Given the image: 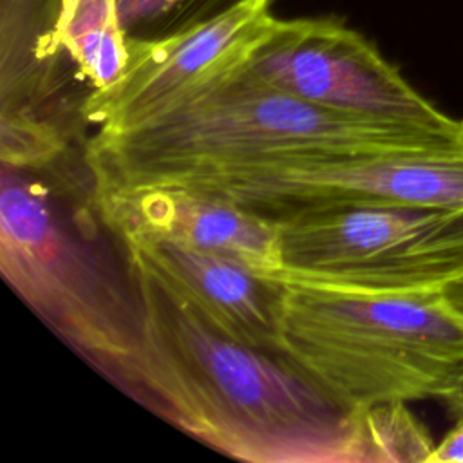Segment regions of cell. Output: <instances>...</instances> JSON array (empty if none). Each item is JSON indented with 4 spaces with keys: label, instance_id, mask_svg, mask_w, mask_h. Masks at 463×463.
I'll return each instance as SVG.
<instances>
[{
    "label": "cell",
    "instance_id": "obj_7",
    "mask_svg": "<svg viewBox=\"0 0 463 463\" xmlns=\"http://www.w3.org/2000/svg\"><path fill=\"white\" fill-rule=\"evenodd\" d=\"M168 186L221 195L273 224L351 206L463 213V146L199 174Z\"/></svg>",
    "mask_w": 463,
    "mask_h": 463
},
{
    "label": "cell",
    "instance_id": "obj_17",
    "mask_svg": "<svg viewBox=\"0 0 463 463\" xmlns=\"http://www.w3.org/2000/svg\"><path fill=\"white\" fill-rule=\"evenodd\" d=\"M445 403L449 405V409L459 418L463 420V374L459 376V380L454 383V387L443 396Z\"/></svg>",
    "mask_w": 463,
    "mask_h": 463
},
{
    "label": "cell",
    "instance_id": "obj_11",
    "mask_svg": "<svg viewBox=\"0 0 463 463\" xmlns=\"http://www.w3.org/2000/svg\"><path fill=\"white\" fill-rule=\"evenodd\" d=\"M65 0H0L4 103L43 92L71 61L58 40Z\"/></svg>",
    "mask_w": 463,
    "mask_h": 463
},
{
    "label": "cell",
    "instance_id": "obj_1",
    "mask_svg": "<svg viewBox=\"0 0 463 463\" xmlns=\"http://www.w3.org/2000/svg\"><path fill=\"white\" fill-rule=\"evenodd\" d=\"M139 338L127 383L170 423L250 463H373L367 409H351L279 349L237 342L127 259Z\"/></svg>",
    "mask_w": 463,
    "mask_h": 463
},
{
    "label": "cell",
    "instance_id": "obj_2",
    "mask_svg": "<svg viewBox=\"0 0 463 463\" xmlns=\"http://www.w3.org/2000/svg\"><path fill=\"white\" fill-rule=\"evenodd\" d=\"M244 63L156 119L98 130L83 154L92 192L279 163L463 146L311 105L264 83Z\"/></svg>",
    "mask_w": 463,
    "mask_h": 463
},
{
    "label": "cell",
    "instance_id": "obj_12",
    "mask_svg": "<svg viewBox=\"0 0 463 463\" xmlns=\"http://www.w3.org/2000/svg\"><path fill=\"white\" fill-rule=\"evenodd\" d=\"M58 40L90 90L112 85L127 69L130 47L116 0H65Z\"/></svg>",
    "mask_w": 463,
    "mask_h": 463
},
{
    "label": "cell",
    "instance_id": "obj_10",
    "mask_svg": "<svg viewBox=\"0 0 463 463\" xmlns=\"http://www.w3.org/2000/svg\"><path fill=\"white\" fill-rule=\"evenodd\" d=\"M125 259L146 268L179 302L219 333L277 349L282 284L226 257L152 237L118 239Z\"/></svg>",
    "mask_w": 463,
    "mask_h": 463
},
{
    "label": "cell",
    "instance_id": "obj_14",
    "mask_svg": "<svg viewBox=\"0 0 463 463\" xmlns=\"http://www.w3.org/2000/svg\"><path fill=\"white\" fill-rule=\"evenodd\" d=\"M61 148L54 128L20 109L2 112V165L14 168L40 166Z\"/></svg>",
    "mask_w": 463,
    "mask_h": 463
},
{
    "label": "cell",
    "instance_id": "obj_16",
    "mask_svg": "<svg viewBox=\"0 0 463 463\" xmlns=\"http://www.w3.org/2000/svg\"><path fill=\"white\" fill-rule=\"evenodd\" d=\"M441 297L449 304L452 311H456L463 318V273L454 277L443 289Z\"/></svg>",
    "mask_w": 463,
    "mask_h": 463
},
{
    "label": "cell",
    "instance_id": "obj_15",
    "mask_svg": "<svg viewBox=\"0 0 463 463\" xmlns=\"http://www.w3.org/2000/svg\"><path fill=\"white\" fill-rule=\"evenodd\" d=\"M427 463H463V420L447 432L441 443L434 445Z\"/></svg>",
    "mask_w": 463,
    "mask_h": 463
},
{
    "label": "cell",
    "instance_id": "obj_8",
    "mask_svg": "<svg viewBox=\"0 0 463 463\" xmlns=\"http://www.w3.org/2000/svg\"><path fill=\"white\" fill-rule=\"evenodd\" d=\"M268 4L251 2L168 38L128 40L127 69L112 85L89 90L80 116L98 130H125L170 112L248 60L273 20Z\"/></svg>",
    "mask_w": 463,
    "mask_h": 463
},
{
    "label": "cell",
    "instance_id": "obj_6",
    "mask_svg": "<svg viewBox=\"0 0 463 463\" xmlns=\"http://www.w3.org/2000/svg\"><path fill=\"white\" fill-rule=\"evenodd\" d=\"M244 65L264 83L311 105L463 145V119L436 109L340 18H273Z\"/></svg>",
    "mask_w": 463,
    "mask_h": 463
},
{
    "label": "cell",
    "instance_id": "obj_3",
    "mask_svg": "<svg viewBox=\"0 0 463 463\" xmlns=\"http://www.w3.org/2000/svg\"><path fill=\"white\" fill-rule=\"evenodd\" d=\"M277 349L351 409L443 398L463 374V318L441 291L360 295L282 284Z\"/></svg>",
    "mask_w": 463,
    "mask_h": 463
},
{
    "label": "cell",
    "instance_id": "obj_5",
    "mask_svg": "<svg viewBox=\"0 0 463 463\" xmlns=\"http://www.w3.org/2000/svg\"><path fill=\"white\" fill-rule=\"evenodd\" d=\"M275 282L338 293L441 291L463 273V213L351 206L277 222Z\"/></svg>",
    "mask_w": 463,
    "mask_h": 463
},
{
    "label": "cell",
    "instance_id": "obj_4",
    "mask_svg": "<svg viewBox=\"0 0 463 463\" xmlns=\"http://www.w3.org/2000/svg\"><path fill=\"white\" fill-rule=\"evenodd\" d=\"M0 268L27 306L74 349L127 380L139 338L132 282L119 288L58 217L45 186L9 165L2 166Z\"/></svg>",
    "mask_w": 463,
    "mask_h": 463
},
{
    "label": "cell",
    "instance_id": "obj_13",
    "mask_svg": "<svg viewBox=\"0 0 463 463\" xmlns=\"http://www.w3.org/2000/svg\"><path fill=\"white\" fill-rule=\"evenodd\" d=\"M257 0H116L132 42H154L204 25Z\"/></svg>",
    "mask_w": 463,
    "mask_h": 463
},
{
    "label": "cell",
    "instance_id": "obj_9",
    "mask_svg": "<svg viewBox=\"0 0 463 463\" xmlns=\"http://www.w3.org/2000/svg\"><path fill=\"white\" fill-rule=\"evenodd\" d=\"M103 226L116 235L152 237L210 251L273 280L282 268L277 224L235 203L184 186L92 192Z\"/></svg>",
    "mask_w": 463,
    "mask_h": 463
}]
</instances>
